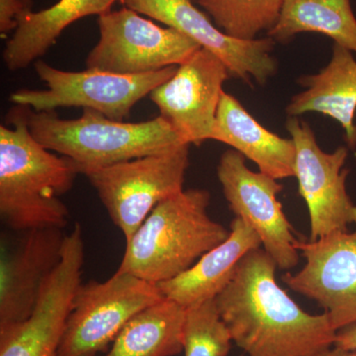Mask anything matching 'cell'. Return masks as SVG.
I'll list each match as a JSON object with an SVG mask.
<instances>
[{"label": "cell", "mask_w": 356, "mask_h": 356, "mask_svg": "<svg viewBox=\"0 0 356 356\" xmlns=\"http://www.w3.org/2000/svg\"><path fill=\"white\" fill-rule=\"evenodd\" d=\"M275 261L261 248L248 252L216 297L232 339L248 356H317L337 332L327 314L311 315L276 282Z\"/></svg>", "instance_id": "cell-1"}, {"label": "cell", "mask_w": 356, "mask_h": 356, "mask_svg": "<svg viewBox=\"0 0 356 356\" xmlns=\"http://www.w3.org/2000/svg\"><path fill=\"white\" fill-rule=\"evenodd\" d=\"M0 126V216L14 231L64 229L70 212L60 200L72 189L76 165L35 140L26 107L16 105Z\"/></svg>", "instance_id": "cell-2"}, {"label": "cell", "mask_w": 356, "mask_h": 356, "mask_svg": "<svg viewBox=\"0 0 356 356\" xmlns=\"http://www.w3.org/2000/svg\"><path fill=\"white\" fill-rule=\"evenodd\" d=\"M210 193L188 189L156 206L128 241L119 273L158 285L191 268L228 238L231 229L208 215Z\"/></svg>", "instance_id": "cell-3"}, {"label": "cell", "mask_w": 356, "mask_h": 356, "mask_svg": "<svg viewBox=\"0 0 356 356\" xmlns=\"http://www.w3.org/2000/svg\"><path fill=\"white\" fill-rule=\"evenodd\" d=\"M26 116L35 140L70 159L79 175L186 144L161 116L130 123L83 109L79 118L63 119L55 111L36 112L29 107H26Z\"/></svg>", "instance_id": "cell-4"}, {"label": "cell", "mask_w": 356, "mask_h": 356, "mask_svg": "<svg viewBox=\"0 0 356 356\" xmlns=\"http://www.w3.org/2000/svg\"><path fill=\"white\" fill-rule=\"evenodd\" d=\"M34 69L47 88L19 89L9 97L13 104L36 112L83 107L99 112L112 120L125 121L140 100L175 74L177 65L147 74H119L89 69L69 72L38 60L34 63Z\"/></svg>", "instance_id": "cell-5"}, {"label": "cell", "mask_w": 356, "mask_h": 356, "mask_svg": "<svg viewBox=\"0 0 356 356\" xmlns=\"http://www.w3.org/2000/svg\"><path fill=\"white\" fill-rule=\"evenodd\" d=\"M189 147L184 144L84 173L126 242L159 203L184 191Z\"/></svg>", "instance_id": "cell-6"}, {"label": "cell", "mask_w": 356, "mask_h": 356, "mask_svg": "<svg viewBox=\"0 0 356 356\" xmlns=\"http://www.w3.org/2000/svg\"><path fill=\"white\" fill-rule=\"evenodd\" d=\"M163 298L158 285L119 271L79 285L58 356H98L134 316Z\"/></svg>", "instance_id": "cell-7"}, {"label": "cell", "mask_w": 356, "mask_h": 356, "mask_svg": "<svg viewBox=\"0 0 356 356\" xmlns=\"http://www.w3.org/2000/svg\"><path fill=\"white\" fill-rule=\"evenodd\" d=\"M99 40L86 69L140 74L179 65L201 48L170 27H161L128 7L98 16Z\"/></svg>", "instance_id": "cell-8"}, {"label": "cell", "mask_w": 356, "mask_h": 356, "mask_svg": "<svg viewBox=\"0 0 356 356\" xmlns=\"http://www.w3.org/2000/svg\"><path fill=\"white\" fill-rule=\"evenodd\" d=\"M84 242L81 225L65 235L62 257L44 283L31 315L0 325V356H58L81 283Z\"/></svg>", "instance_id": "cell-9"}, {"label": "cell", "mask_w": 356, "mask_h": 356, "mask_svg": "<svg viewBox=\"0 0 356 356\" xmlns=\"http://www.w3.org/2000/svg\"><path fill=\"white\" fill-rule=\"evenodd\" d=\"M286 130L296 147L295 177L310 214V241L346 231L356 224V205L346 191L348 170H343L348 147L325 153L311 126L298 117L288 118Z\"/></svg>", "instance_id": "cell-10"}, {"label": "cell", "mask_w": 356, "mask_h": 356, "mask_svg": "<svg viewBox=\"0 0 356 356\" xmlns=\"http://www.w3.org/2000/svg\"><path fill=\"white\" fill-rule=\"evenodd\" d=\"M217 177L229 208L254 229L278 268H294L299 261L300 241L277 200L283 185L275 178L250 170L245 156L235 149L222 154Z\"/></svg>", "instance_id": "cell-11"}, {"label": "cell", "mask_w": 356, "mask_h": 356, "mask_svg": "<svg viewBox=\"0 0 356 356\" xmlns=\"http://www.w3.org/2000/svg\"><path fill=\"white\" fill-rule=\"evenodd\" d=\"M194 0H121L128 8L173 28L210 51L224 63L231 77L264 86L277 72L273 56L275 42L266 38L238 40L222 32Z\"/></svg>", "instance_id": "cell-12"}, {"label": "cell", "mask_w": 356, "mask_h": 356, "mask_svg": "<svg viewBox=\"0 0 356 356\" xmlns=\"http://www.w3.org/2000/svg\"><path fill=\"white\" fill-rule=\"evenodd\" d=\"M229 77L224 63L200 48L177 65L175 74L152 91L149 97L159 116L184 143L199 146L212 137L222 86Z\"/></svg>", "instance_id": "cell-13"}, {"label": "cell", "mask_w": 356, "mask_h": 356, "mask_svg": "<svg viewBox=\"0 0 356 356\" xmlns=\"http://www.w3.org/2000/svg\"><path fill=\"white\" fill-rule=\"evenodd\" d=\"M297 248L305 266L283 275V282L323 307L337 332L356 325V224L353 232H334Z\"/></svg>", "instance_id": "cell-14"}, {"label": "cell", "mask_w": 356, "mask_h": 356, "mask_svg": "<svg viewBox=\"0 0 356 356\" xmlns=\"http://www.w3.org/2000/svg\"><path fill=\"white\" fill-rule=\"evenodd\" d=\"M63 229L24 232L13 248L1 245L0 325L21 322L31 315L44 283L62 257Z\"/></svg>", "instance_id": "cell-15"}, {"label": "cell", "mask_w": 356, "mask_h": 356, "mask_svg": "<svg viewBox=\"0 0 356 356\" xmlns=\"http://www.w3.org/2000/svg\"><path fill=\"white\" fill-rule=\"evenodd\" d=\"M229 229L228 238L206 252L191 268L158 284L165 298L185 309L216 299L233 278L241 259L262 245L254 229L241 218L235 217Z\"/></svg>", "instance_id": "cell-16"}, {"label": "cell", "mask_w": 356, "mask_h": 356, "mask_svg": "<svg viewBox=\"0 0 356 356\" xmlns=\"http://www.w3.org/2000/svg\"><path fill=\"white\" fill-rule=\"evenodd\" d=\"M211 140L233 147L254 161L264 175L277 180L295 177L294 140L267 130L248 113L242 103L225 91Z\"/></svg>", "instance_id": "cell-17"}, {"label": "cell", "mask_w": 356, "mask_h": 356, "mask_svg": "<svg viewBox=\"0 0 356 356\" xmlns=\"http://www.w3.org/2000/svg\"><path fill=\"white\" fill-rule=\"evenodd\" d=\"M305 90L293 96L289 117L316 112L341 124L350 149H356V60L353 51L334 44L329 64L318 74L299 77Z\"/></svg>", "instance_id": "cell-18"}, {"label": "cell", "mask_w": 356, "mask_h": 356, "mask_svg": "<svg viewBox=\"0 0 356 356\" xmlns=\"http://www.w3.org/2000/svg\"><path fill=\"white\" fill-rule=\"evenodd\" d=\"M121 0H58L38 13L28 11L4 47L2 58L10 72L24 70L40 60L62 33L81 18L100 16Z\"/></svg>", "instance_id": "cell-19"}, {"label": "cell", "mask_w": 356, "mask_h": 356, "mask_svg": "<svg viewBox=\"0 0 356 356\" xmlns=\"http://www.w3.org/2000/svg\"><path fill=\"white\" fill-rule=\"evenodd\" d=\"M185 308L163 298L125 325L102 356H175L184 351Z\"/></svg>", "instance_id": "cell-20"}, {"label": "cell", "mask_w": 356, "mask_h": 356, "mask_svg": "<svg viewBox=\"0 0 356 356\" xmlns=\"http://www.w3.org/2000/svg\"><path fill=\"white\" fill-rule=\"evenodd\" d=\"M301 33H320L356 54V18L350 0H285L267 37L287 43Z\"/></svg>", "instance_id": "cell-21"}, {"label": "cell", "mask_w": 356, "mask_h": 356, "mask_svg": "<svg viewBox=\"0 0 356 356\" xmlns=\"http://www.w3.org/2000/svg\"><path fill=\"white\" fill-rule=\"evenodd\" d=\"M285 0H197L215 24L238 40L257 39L276 24Z\"/></svg>", "instance_id": "cell-22"}, {"label": "cell", "mask_w": 356, "mask_h": 356, "mask_svg": "<svg viewBox=\"0 0 356 356\" xmlns=\"http://www.w3.org/2000/svg\"><path fill=\"white\" fill-rule=\"evenodd\" d=\"M232 341L229 327L218 310L216 299L185 309V356H228Z\"/></svg>", "instance_id": "cell-23"}, {"label": "cell", "mask_w": 356, "mask_h": 356, "mask_svg": "<svg viewBox=\"0 0 356 356\" xmlns=\"http://www.w3.org/2000/svg\"><path fill=\"white\" fill-rule=\"evenodd\" d=\"M22 0H0V37L7 39L19 26L21 18L31 11Z\"/></svg>", "instance_id": "cell-24"}, {"label": "cell", "mask_w": 356, "mask_h": 356, "mask_svg": "<svg viewBox=\"0 0 356 356\" xmlns=\"http://www.w3.org/2000/svg\"><path fill=\"white\" fill-rule=\"evenodd\" d=\"M334 346L343 350H356V325H350L337 332Z\"/></svg>", "instance_id": "cell-25"}, {"label": "cell", "mask_w": 356, "mask_h": 356, "mask_svg": "<svg viewBox=\"0 0 356 356\" xmlns=\"http://www.w3.org/2000/svg\"><path fill=\"white\" fill-rule=\"evenodd\" d=\"M317 356H356V350H343V348L332 346Z\"/></svg>", "instance_id": "cell-26"}, {"label": "cell", "mask_w": 356, "mask_h": 356, "mask_svg": "<svg viewBox=\"0 0 356 356\" xmlns=\"http://www.w3.org/2000/svg\"><path fill=\"white\" fill-rule=\"evenodd\" d=\"M22 1L24 2L26 6L32 9L33 0H22Z\"/></svg>", "instance_id": "cell-27"}, {"label": "cell", "mask_w": 356, "mask_h": 356, "mask_svg": "<svg viewBox=\"0 0 356 356\" xmlns=\"http://www.w3.org/2000/svg\"><path fill=\"white\" fill-rule=\"evenodd\" d=\"M194 1H197V0H194Z\"/></svg>", "instance_id": "cell-28"}]
</instances>
